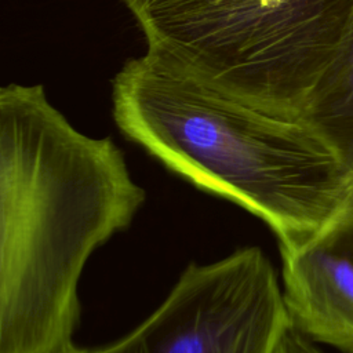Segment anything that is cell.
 <instances>
[{
  "label": "cell",
  "instance_id": "6da1fadb",
  "mask_svg": "<svg viewBox=\"0 0 353 353\" xmlns=\"http://www.w3.org/2000/svg\"><path fill=\"white\" fill-rule=\"evenodd\" d=\"M145 197L114 141L73 127L41 84L0 88V353L73 343L83 269Z\"/></svg>",
  "mask_w": 353,
  "mask_h": 353
},
{
  "label": "cell",
  "instance_id": "7a4b0ae2",
  "mask_svg": "<svg viewBox=\"0 0 353 353\" xmlns=\"http://www.w3.org/2000/svg\"><path fill=\"white\" fill-rule=\"evenodd\" d=\"M110 101L127 139L261 218L279 247L307 239L353 194V174L299 119L259 109L156 51L121 65Z\"/></svg>",
  "mask_w": 353,
  "mask_h": 353
},
{
  "label": "cell",
  "instance_id": "3957f363",
  "mask_svg": "<svg viewBox=\"0 0 353 353\" xmlns=\"http://www.w3.org/2000/svg\"><path fill=\"white\" fill-rule=\"evenodd\" d=\"M146 48L298 119L353 23V0H120Z\"/></svg>",
  "mask_w": 353,
  "mask_h": 353
},
{
  "label": "cell",
  "instance_id": "277c9868",
  "mask_svg": "<svg viewBox=\"0 0 353 353\" xmlns=\"http://www.w3.org/2000/svg\"><path fill=\"white\" fill-rule=\"evenodd\" d=\"M290 323L269 258L244 247L190 263L145 321L99 353H273Z\"/></svg>",
  "mask_w": 353,
  "mask_h": 353
},
{
  "label": "cell",
  "instance_id": "5b68a950",
  "mask_svg": "<svg viewBox=\"0 0 353 353\" xmlns=\"http://www.w3.org/2000/svg\"><path fill=\"white\" fill-rule=\"evenodd\" d=\"M280 254L292 325L314 342L353 353V194L320 229Z\"/></svg>",
  "mask_w": 353,
  "mask_h": 353
},
{
  "label": "cell",
  "instance_id": "8992f818",
  "mask_svg": "<svg viewBox=\"0 0 353 353\" xmlns=\"http://www.w3.org/2000/svg\"><path fill=\"white\" fill-rule=\"evenodd\" d=\"M298 119L353 174V23Z\"/></svg>",
  "mask_w": 353,
  "mask_h": 353
},
{
  "label": "cell",
  "instance_id": "52a82bcc",
  "mask_svg": "<svg viewBox=\"0 0 353 353\" xmlns=\"http://www.w3.org/2000/svg\"><path fill=\"white\" fill-rule=\"evenodd\" d=\"M273 353H323L314 346V341L302 334L290 323L280 335Z\"/></svg>",
  "mask_w": 353,
  "mask_h": 353
},
{
  "label": "cell",
  "instance_id": "ba28073f",
  "mask_svg": "<svg viewBox=\"0 0 353 353\" xmlns=\"http://www.w3.org/2000/svg\"><path fill=\"white\" fill-rule=\"evenodd\" d=\"M58 353H99V349H85V347H79L74 343H70L69 346L63 347Z\"/></svg>",
  "mask_w": 353,
  "mask_h": 353
}]
</instances>
